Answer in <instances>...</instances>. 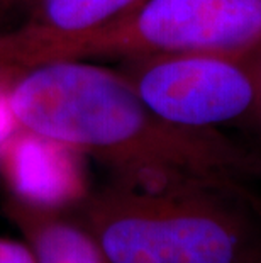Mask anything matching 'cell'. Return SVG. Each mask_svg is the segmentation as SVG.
Returning <instances> with one entry per match:
<instances>
[{"label":"cell","mask_w":261,"mask_h":263,"mask_svg":"<svg viewBox=\"0 0 261 263\" xmlns=\"http://www.w3.org/2000/svg\"><path fill=\"white\" fill-rule=\"evenodd\" d=\"M14 73L5 100L17 126L98 160L117 182L244 185L261 172V158L217 129L156 116L119 71L58 60Z\"/></svg>","instance_id":"1"},{"label":"cell","mask_w":261,"mask_h":263,"mask_svg":"<svg viewBox=\"0 0 261 263\" xmlns=\"http://www.w3.org/2000/svg\"><path fill=\"white\" fill-rule=\"evenodd\" d=\"M76 209L109 263H261V204L243 183L115 180Z\"/></svg>","instance_id":"2"},{"label":"cell","mask_w":261,"mask_h":263,"mask_svg":"<svg viewBox=\"0 0 261 263\" xmlns=\"http://www.w3.org/2000/svg\"><path fill=\"white\" fill-rule=\"evenodd\" d=\"M183 51L261 53V0H139L90 29L0 32V73L58 60Z\"/></svg>","instance_id":"3"},{"label":"cell","mask_w":261,"mask_h":263,"mask_svg":"<svg viewBox=\"0 0 261 263\" xmlns=\"http://www.w3.org/2000/svg\"><path fill=\"white\" fill-rule=\"evenodd\" d=\"M119 73L154 114L193 129H217L261 105V53H159L124 60Z\"/></svg>","instance_id":"4"},{"label":"cell","mask_w":261,"mask_h":263,"mask_svg":"<svg viewBox=\"0 0 261 263\" xmlns=\"http://www.w3.org/2000/svg\"><path fill=\"white\" fill-rule=\"evenodd\" d=\"M78 151L19 127L0 148V172L10 195L48 209L66 211L88 197Z\"/></svg>","instance_id":"5"},{"label":"cell","mask_w":261,"mask_h":263,"mask_svg":"<svg viewBox=\"0 0 261 263\" xmlns=\"http://www.w3.org/2000/svg\"><path fill=\"white\" fill-rule=\"evenodd\" d=\"M5 217L19 229L34 263H109L101 245L78 219L65 211L48 209L10 197Z\"/></svg>","instance_id":"6"},{"label":"cell","mask_w":261,"mask_h":263,"mask_svg":"<svg viewBox=\"0 0 261 263\" xmlns=\"http://www.w3.org/2000/svg\"><path fill=\"white\" fill-rule=\"evenodd\" d=\"M137 2L139 0H37L29 19L21 27L49 32L90 29L117 17Z\"/></svg>","instance_id":"7"},{"label":"cell","mask_w":261,"mask_h":263,"mask_svg":"<svg viewBox=\"0 0 261 263\" xmlns=\"http://www.w3.org/2000/svg\"><path fill=\"white\" fill-rule=\"evenodd\" d=\"M37 0H0V32L10 31V24L21 19H24V26Z\"/></svg>","instance_id":"8"},{"label":"cell","mask_w":261,"mask_h":263,"mask_svg":"<svg viewBox=\"0 0 261 263\" xmlns=\"http://www.w3.org/2000/svg\"><path fill=\"white\" fill-rule=\"evenodd\" d=\"M0 263H34L26 241L0 236Z\"/></svg>","instance_id":"9"}]
</instances>
